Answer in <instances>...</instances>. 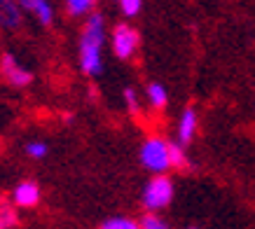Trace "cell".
Here are the masks:
<instances>
[{
  "mask_svg": "<svg viewBox=\"0 0 255 229\" xmlns=\"http://www.w3.org/2000/svg\"><path fill=\"white\" fill-rule=\"evenodd\" d=\"M103 40H106L103 16L92 14L85 26V31H82V40H80V63H82V70L87 75H99L103 70V61H101Z\"/></svg>",
  "mask_w": 255,
  "mask_h": 229,
  "instance_id": "1",
  "label": "cell"
},
{
  "mask_svg": "<svg viewBox=\"0 0 255 229\" xmlns=\"http://www.w3.org/2000/svg\"><path fill=\"white\" fill-rule=\"evenodd\" d=\"M140 164L155 173H164L166 168H171L169 143H164L162 138H147L140 147Z\"/></svg>",
  "mask_w": 255,
  "mask_h": 229,
  "instance_id": "2",
  "label": "cell"
},
{
  "mask_svg": "<svg viewBox=\"0 0 255 229\" xmlns=\"http://www.w3.org/2000/svg\"><path fill=\"white\" fill-rule=\"evenodd\" d=\"M171 197H173V185L166 176H155L150 183L145 185V192H143V204L150 211H157V208L169 206Z\"/></svg>",
  "mask_w": 255,
  "mask_h": 229,
  "instance_id": "3",
  "label": "cell"
},
{
  "mask_svg": "<svg viewBox=\"0 0 255 229\" xmlns=\"http://www.w3.org/2000/svg\"><path fill=\"white\" fill-rule=\"evenodd\" d=\"M136 47H138V33L133 31L131 26H127V23H120L115 26V31H113V49L120 59H129L133 52H136Z\"/></svg>",
  "mask_w": 255,
  "mask_h": 229,
  "instance_id": "4",
  "label": "cell"
},
{
  "mask_svg": "<svg viewBox=\"0 0 255 229\" xmlns=\"http://www.w3.org/2000/svg\"><path fill=\"white\" fill-rule=\"evenodd\" d=\"M0 73L7 77V82L16 84V87H26V84L33 80L31 73H28V70H23L21 66H19L12 56H9V54H5V56H2V61H0Z\"/></svg>",
  "mask_w": 255,
  "mask_h": 229,
  "instance_id": "5",
  "label": "cell"
},
{
  "mask_svg": "<svg viewBox=\"0 0 255 229\" xmlns=\"http://www.w3.org/2000/svg\"><path fill=\"white\" fill-rule=\"evenodd\" d=\"M40 199V190L35 183H19L14 187V204L21 208L35 206Z\"/></svg>",
  "mask_w": 255,
  "mask_h": 229,
  "instance_id": "6",
  "label": "cell"
},
{
  "mask_svg": "<svg viewBox=\"0 0 255 229\" xmlns=\"http://www.w3.org/2000/svg\"><path fill=\"white\" fill-rule=\"evenodd\" d=\"M16 2H19V7L33 12V14L40 19V23H45V26H49V23H52L54 12H52V5H49L47 0H16Z\"/></svg>",
  "mask_w": 255,
  "mask_h": 229,
  "instance_id": "7",
  "label": "cell"
},
{
  "mask_svg": "<svg viewBox=\"0 0 255 229\" xmlns=\"http://www.w3.org/2000/svg\"><path fill=\"white\" fill-rule=\"evenodd\" d=\"M19 23H21V16H19V2H14V0H0V26L16 28Z\"/></svg>",
  "mask_w": 255,
  "mask_h": 229,
  "instance_id": "8",
  "label": "cell"
},
{
  "mask_svg": "<svg viewBox=\"0 0 255 229\" xmlns=\"http://www.w3.org/2000/svg\"><path fill=\"white\" fill-rule=\"evenodd\" d=\"M194 131H197V113H194L192 108H187L185 113H183V117H180V124H178V138H180L183 145L192 140Z\"/></svg>",
  "mask_w": 255,
  "mask_h": 229,
  "instance_id": "9",
  "label": "cell"
},
{
  "mask_svg": "<svg viewBox=\"0 0 255 229\" xmlns=\"http://www.w3.org/2000/svg\"><path fill=\"white\" fill-rule=\"evenodd\" d=\"M16 222V213L5 197H0V229H9Z\"/></svg>",
  "mask_w": 255,
  "mask_h": 229,
  "instance_id": "10",
  "label": "cell"
},
{
  "mask_svg": "<svg viewBox=\"0 0 255 229\" xmlns=\"http://www.w3.org/2000/svg\"><path fill=\"white\" fill-rule=\"evenodd\" d=\"M147 99H150V103L155 108H164L166 106V89H164L162 84L152 82L147 87Z\"/></svg>",
  "mask_w": 255,
  "mask_h": 229,
  "instance_id": "11",
  "label": "cell"
},
{
  "mask_svg": "<svg viewBox=\"0 0 255 229\" xmlns=\"http://www.w3.org/2000/svg\"><path fill=\"white\" fill-rule=\"evenodd\" d=\"M94 2L96 0H66V9H68V14L80 16V14H87L94 7Z\"/></svg>",
  "mask_w": 255,
  "mask_h": 229,
  "instance_id": "12",
  "label": "cell"
},
{
  "mask_svg": "<svg viewBox=\"0 0 255 229\" xmlns=\"http://www.w3.org/2000/svg\"><path fill=\"white\" fill-rule=\"evenodd\" d=\"M169 159H171V166L173 168H185L187 166V159L183 154V147L178 143H169Z\"/></svg>",
  "mask_w": 255,
  "mask_h": 229,
  "instance_id": "13",
  "label": "cell"
},
{
  "mask_svg": "<svg viewBox=\"0 0 255 229\" xmlns=\"http://www.w3.org/2000/svg\"><path fill=\"white\" fill-rule=\"evenodd\" d=\"M101 229H140L133 220H127V218H110V220L103 222Z\"/></svg>",
  "mask_w": 255,
  "mask_h": 229,
  "instance_id": "14",
  "label": "cell"
},
{
  "mask_svg": "<svg viewBox=\"0 0 255 229\" xmlns=\"http://www.w3.org/2000/svg\"><path fill=\"white\" fill-rule=\"evenodd\" d=\"M140 229H169V225L162 220V218H157V215L147 213L143 220H140Z\"/></svg>",
  "mask_w": 255,
  "mask_h": 229,
  "instance_id": "15",
  "label": "cell"
},
{
  "mask_svg": "<svg viewBox=\"0 0 255 229\" xmlns=\"http://www.w3.org/2000/svg\"><path fill=\"white\" fill-rule=\"evenodd\" d=\"M26 152L31 154L33 159H42V157L47 154V145L45 143H40V140H35V143H28V145H26Z\"/></svg>",
  "mask_w": 255,
  "mask_h": 229,
  "instance_id": "16",
  "label": "cell"
},
{
  "mask_svg": "<svg viewBox=\"0 0 255 229\" xmlns=\"http://www.w3.org/2000/svg\"><path fill=\"white\" fill-rule=\"evenodd\" d=\"M120 5L127 16H136L140 12V0H120Z\"/></svg>",
  "mask_w": 255,
  "mask_h": 229,
  "instance_id": "17",
  "label": "cell"
},
{
  "mask_svg": "<svg viewBox=\"0 0 255 229\" xmlns=\"http://www.w3.org/2000/svg\"><path fill=\"white\" fill-rule=\"evenodd\" d=\"M124 99H127V106H129V113L138 114V101H136V92H133V89H127V92H124Z\"/></svg>",
  "mask_w": 255,
  "mask_h": 229,
  "instance_id": "18",
  "label": "cell"
},
{
  "mask_svg": "<svg viewBox=\"0 0 255 229\" xmlns=\"http://www.w3.org/2000/svg\"><path fill=\"white\" fill-rule=\"evenodd\" d=\"M190 229H197V227H190Z\"/></svg>",
  "mask_w": 255,
  "mask_h": 229,
  "instance_id": "19",
  "label": "cell"
}]
</instances>
